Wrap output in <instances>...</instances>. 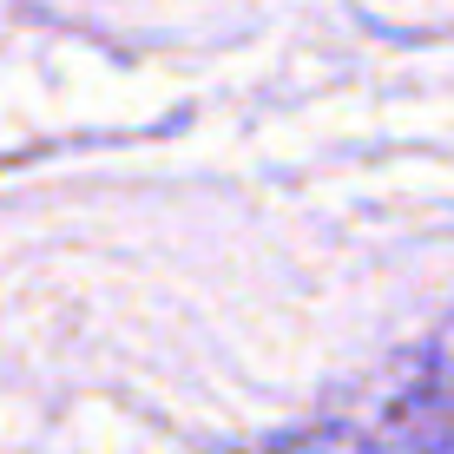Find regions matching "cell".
I'll return each mask as SVG.
<instances>
[{"instance_id":"6da1fadb","label":"cell","mask_w":454,"mask_h":454,"mask_svg":"<svg viewBox=\"0 0 454 454\" xmlns=\"http://www.w3.org/2000/svg\"><path fill=\"white\" fill-rule=\"evenodd\" d=\"M402 434H409L415 448H442L454 454V342L421 363L409 402H402Z\"/></svg>"}]
</instances>
